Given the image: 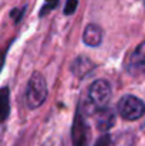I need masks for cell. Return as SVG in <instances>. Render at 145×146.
Listing matches in <instances>:
<instances>
[{
	"label": "cell",
	"instance_id": "cell-1",
	"mask_svg": "<svg viewBox=\"0 0 145 146\" xmlns=\"http://www.w3.org/2000/svg\"><path fill=\"white\" fill-rule=\"evenodd\" d=\"M47 82L46 78L40 72H34L27 84L26 90V104L27 108L30 109H37L40 108L46 98H47Z\"/></svg>",
	"mask_w": 145,
	"mask_h": 146
},
{
	"label": "cell",
	"instance_id": "cell-2",
	"mask_svg": "<svg viewBox=\"0 0 145 146\" xmlns=\"http://www.w3.org/2000/svg\"><path fill=\"white\" fill-rule=\"evenodd\" d=\"M118 113L127 121H137L145 113V104L135 95H124L117 105Z\"/></svg>",
	"mask_w": 145,
	"mask_h": 146
},
{
	"label": "cell",
	"instance_id": "cell-3",
	"mask_svg": "<svg viewBox=\"0 0 145 146\" xmlns=\"http://www.w3.org/2000/svg\"><path fill=\"white\" fill-rule=\"evenodd\" d=\"M111 97V87L105 80H96L88 90V101L93 109L104 108Z\"/></svg>",
	"mask_w": 145,
	"mask_h": 146
},
{
	"label": "cell",
	"instance_id": "cell-4",
	"mask_svg": "<svg viewBox=\"0 0 145 146\" xmlns=\"http://www.w3.org/2000/svg\"><path fill=\"white\" fill-rule=\"evenodd\" d=\"M71 139H73V146H88V125L83 105H78L71 129Z\"/></svg>",
	"mask_w": 145,
	"mask_h": 146
},
{
	"label": "cell",
	"instance_id": "cell-5",
	"mask_svg": "<svg viewBox=\"0 0 145 146\" xmlns=\"http://www.w3.org/2000/svg\"><path fill=\"white\" fill-rule=\"evenodd\" d=\"M125 70L131 77L145 75V41L130 54L125 62Z\"/></svg>",
	"mask_w": 145,
	"mask_h": 146
},
{
	"label": "cell",
	"instance_id": "cell-6",
	"mask_svg": "<svg viewBox=\"0 0 145 146\" xmlns=\"http://www.w3.org/2000/svg\"><path fill=\"white\" fill-rule=\"evenodd\" d=\"M115 123V112L111 109V108H100L97 111V115H96V125H97V129L100 132H107L110 131Z\"/></svg>",
	"mask_w": 145,
	"mask_h": 146
},
{
	"label": "cell",
	"instance_id": "cell-7",
	"mask_svg": "<svg viewBox=\"0 0 145 146\" xmlns=\"http://www.w3.org/2000/svg\"><path fill=\"white\" fill-rule=\"evenodd\" d=\"M94 68H96V64L88 57H84V55L77 57L71 64V72L78 78H86Z\"/></svg>",
	"mask_w": 145,
	"mask_h": 146
},
{
	"label": "cell",
	"instance_id": "cell-8",
	"mask_svg": "<svg viewBox=\"0 0 145 146\" xmlns=\"http://www.w3.org/2000/svg\"><path fill=\"white\" fill-rule=\"evenodd\" d=\"M102 40V30L97 24H88L83 34V41L88 47H97L101 44Z\"/></svg>",
	"mask_w": 145,
	"mask_h": 146
},
{
	"label": "cell",
	"instance_id": "cell-9",
	"mask_svg": "<svg viewBox=\"0 0 145 146\" xmlns=\"http://www.w3.org/2000/svg\"><path fill=\"white\" fill-rule=\"evenodd\" d=\"M10 92L7 87L0 88V123H3L10 115Z\"/></svg>",
	"mask_w": 145,
	"mask_h": 146
},
{
	"label": "cell",
	"instance_id": "cell-10",
	"mask_svg": "<svg viewBox=\"0 0 145 146\" xmlns=\"http://www.w3.org/2000/svg\"><path fill=\"white\" fill-rule=\"evenodd\" d=\"M134 135L131 132H121L112 142V146H132L134 145Z\"/></svg>",
	"mask_w": 145,
	"mask_h": 146
},
{
	"label": "cell",
	"instance_id": "cell-11",
	"mask_svg": "<svg viewBox=\"0 0 145 146\" xmlns=\"http://www.w3.org/2000/svg\"><path fill=\"white\" fill-rule=\"evenodd\" d=\"M57 4H58V0H46V4L43 6V9H41V11H40V16L47 14L48 11H51L53 9L57 7Z\"/></svg>",
	"mask_w": 145,
	"mask_h": 146
},
{
	"label": "cell",
	"instance_id": "cell-12",
	"mask_svg": "<svg viewBox=\"0 0 145 146\" xmlns=\"http://www.w3.org/2000/svg\"><path fill=\"white\" fill-rule=\"evenodd\" d=\"M41 146H64V145H63V141H61V138L58 135H51Z\"/></svg>",
	"mask_w": 145,
	"mask_h": 146
},
{
	"label": "cell",
	"instance_id": "cell-13",
	"mask_svg": "<svg viewBox=\"0 0 145 146\" xmlns=\"http://www.w3.org/2000/svg\"><path fill=\"white\" fill-rule=\"evenodd\" d=\"M77 6H78V0H67L65 7H64V14H68V16L73 14L76 11Z\"/></svg>",
	"mask_w": 145,
	"mask_h": 146
},
{
	"label": "cell",
	"instance_id": "cell-14",
	"mask_svg": "<svg viewBox=\"0 0 145 146\" xmlns=\"http://www.w3.org/2000/svg\"><path fill=\"white\" fill-rule=\"evenodd\" d=\"M111 142H112V141H111V136H110L108 133H104L102 136H100V138L97 139V142L94 146H110Z\"/></svg>",
	"mask_w": 145,
	"mask_h": 146
},
{
	"label": "cell",
	"instance_id": "cell-15",
	"mask_svg": "<svg viewBox=\"0 0 145 146\" xmlns=\"http://www.w3.org/2000/svg\"><path fill=\"white\" fill-rule=\"evenodd\" d=\"M23 13H24V10H17V9H14V10L11 11V16L14 17V20H16V23H19V21H20V19H21V16H23Z\"/></svg>",
	"mask_w": 145,
	"mask_h": 146
},
{
	"label": "cell",
	"instance_id": "cell-16",
	"mask_svg": "<svg viewBox=\"0 0 145 146\" xmlns=\"http://www.w3.org/2000/svg\"><path fill=\"white\" fill-rule=\"evenodd\" d=\"M4 58H6V51H0V71H1V68H3Z\"/></svg>",
	"mask_w": 145,
	"mask_h": 146
},
{
	"label": "cell",
	"instance_id": "cell-17",
	"mask_svg": "<svg viewBox=\"0 0 145 146\" xmlns=\"http://www.w3.org/2000/svg\"><path fill=\"white\" fill-rule=\"evenodd\" d=\"M144 3H145V1H144Z\"/></svg>",
	"mask_w": 145,
	"mask_h": 146
}]
</instances>
